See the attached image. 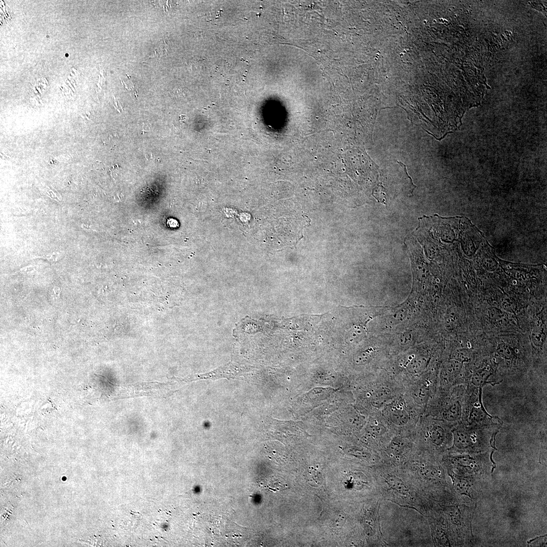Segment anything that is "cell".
Returning <instances> with one entry per match:
<instances>
[{"mask_svg": "<svg viewBox=\"0 0 547 547\" xmlns=\"http://www.w3.org/2000/svg\"><path fill=\"white\" fill-rule=\"evenodd\" d=\"M500 426H474L459 421L452 428L454 451L476 453L485 450L490 446L495 448V438Z\"/></svg>", "mask_w": 547, "mask_h": 547, "instance_id": "3", "label": "cell"}, {"mask_svg": "<svg viewBox=\"0 0 547 547\" xmlns=\"http://www.w3.org/2000/svg\"><path fill=\"white\" fill-rule=\"evenodd\" d=\"M468 381L475 386L483 387L485 385L490 384L492 386L498 384L503 381V378L498 370L491 364H488L483 367L470 368L467 369Z\"/></svg>", "mask_w": 547, "mask_h": 547, "instance_id": "7", "label": "cell"}, {"mask_svg": "<svg viewBox=\"0 0 547 547\" xmlns=\"http://www.w3.org/2000/svg\"><path fill=\"white\" fill-rule=\"evenodd\" d=\"M305 478L312 486H319L322 482V475L320 472L314 467H310L305 473Z\"/></svg>", "mask_w": 547, "mask_h": 547, "instance_id": "11", "label": "cell"}, {"mask_svg": "<svg viewBox=\"0 0 547 547\" xmlns=\"http://www.w3.org/2000/svg\"><path fill=\"white\" fill-rule=\"evenodd\" d=\"M384 412L386 418L396 426H404L409 420L410 416L408 410L400 404H390L386 407Z\"/></svg>", "mask_w": 547, "mask_h": 547, "instance_id": "9", "label": "cell"}, {"mask_svg": "<svg viewBox=\"0 0 547 547\" xmlns=\"http://www.w3.org/2000/svg\"><path fill=\"white\" fill-rule=\"evenodd\" d=\"M466 387V384H460L442 390L437 406V415L441 420L452 425L461 420Z\"/></svg>", "mask_w": 547, "mask_h": 547, "instance_id": "5", "label": "cell"}, {"mask_svg": "<svg viewBox=\"0 0 547 547\" xmlns=\"http://www.w3.org/2000/svg\"><path fill=\"white\" fill-rule=\"evenodd\" d=\"M430 394L431 389L429 387L423 384L418 386L414 389L413 395L418 403L424 404L427 401Z\"/></svg>", "mask_w": 547, "mask_h": 547, "instance_id": "10", "label": "cell"}, {"mask_svg": "<svg viewBox=\"0 0 547 547\" xmlns=\"http://www.w3.org/2000/svg\"><path fill=\"white\" fill-rule=\"evenodd\" d=\"M380 464L376 475L381 498L425 515L427 502L405 468L402 465Z\"/></svg>", "mask_w": 547, "mask_h": 547, "instance_id": "2", "label": "cell"}, {"mask_svg": "<svg viewBox=\"0 0 547 547\" xmlns=\"http://www.w3.org/2000/svg\"><path fill=\"white\" fill-rule=\"evenodd\" d=\"M45 80H46V83H47V85H48V81H47V79L46 78H45Z\"/></svg>", "mask_w": 547, "mask_h": 547, "instance_id": "13", "label": "cell"}, {"mask_svg": "<svg viewBox=\"0 0 547 547\" xmlns=\"http://www.w3.org/2000/svg\"><path fill=\"white\" fill-rule=\"evenodd\" d=\"M460 421L465 425L474 426H501L502 423L499 418L490 415L484 408L482 387L470 384H466Z\"/></svg>", "mask_w": 547, "mask_h": 547, "instance_id": "4", "label": "cell"}, {"mask_svg": "<svg viewBox=\"0 0 547 547\" xmlns=\"http://www.w3.org/2000/svg\"><path fill=\"white\" fill-rule=\"evenodd\" d=\"M409 442L400 436L394 437L386 445L384 453L385 461L382 462L394 465H402L409 459Z\"/></svg>", "mask_w": 547, "mask_h": 547, "instance_id": "8", "label": "cell"}, {"mask_svg": "<svg viewBox=\"0 0 547 547\" xmlns=\"http://www.w3.org/2000/svg\"><path fill=\"white\" fill-rule=\"evenodd\" d=\"M70 73L71 74L72 76H74V75L73 74V73L71 71H70Z\"/></svg>", "mask_w": 547, "mask_h": 547, "instance_id": "12", "label": "cell"}, {"mask_svg": "<svg viewBox=\"0 0 547 547\" xmlns=\"http://www.w3.org/2000/svg\"><path fill=\"white\" fill-rule=\"evenodd\" d=\"M422 513L381 499L379 526L383 539L388 546H426L428 524Z\"/></svg>", "mask_w": 547, "mask_h": 547, "instance_id": "1", "label": "cell"}, {"mask_svg": "<svg viewBox=\"0 0 547 547\" xmlns=\"http://www.w3.org/2000/svg\"><path fill=\"white\" fill-rule=\"evenodd\" d=\"M445 421L433 420L428 425L424 434V441L433 452H442L447 448L452 439L453 427Z\"/></svg>", "mask_w": 547, "mask_h": 547, "instance_id": "6", "label": "cell"}]
</instances>
